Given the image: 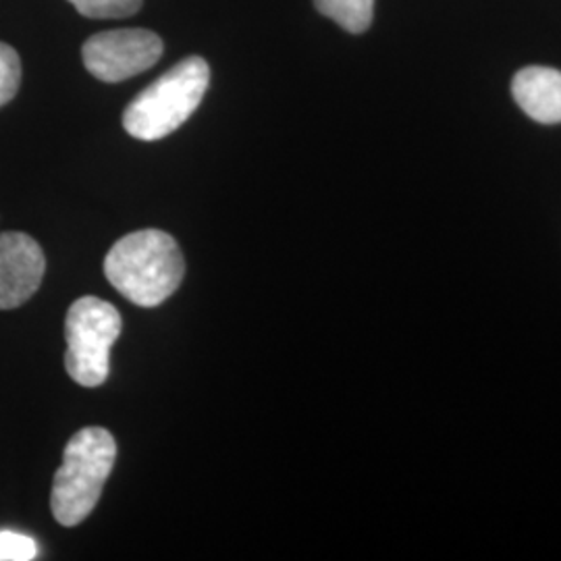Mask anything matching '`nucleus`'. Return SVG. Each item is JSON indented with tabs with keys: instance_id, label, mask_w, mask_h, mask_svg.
I'll list each match as a JSON object with an SVG mask.
<instances>
[{
	"instance_id": "nucleus-8",
	"label": "nucleus",
	"mask_w": 561,
	"mask_h": 561,
	"mask_svg": "<svg viewBox=\"0 0 561 561\" xmlns=\"http://www.w3.org/2000/svg\"><path fill=\"white\" fill-rule=\"evenodd\" d=\"M319 13L335 21L350 34H362L370 27L375 0H314Z\"/></svg>"
},
{
	"instance_id": "nucleus-7",
	"label": "nucleus",
	"mask_w": 561,
	"mask_h": 561,
	"mask_svg": "<svg viewBox=\"0 0 561 561\" xmlns=\"http://www.w3.org/2000/svg\"><path fill=\"white\" fill-rule=\"evenodd\" d=\"M514 99L530 119L545 125L561 123V71L551 67H524L512 83Z\"/></svg>"
},
{
	"instance_id": "nucleus-3",
	"label": "nucleus",
	"mask_w": 561,
	"mask_h": 561,
	"mask_svg": "<svg viewBox=\"0 0 561 561\" xmlns=\"http://www.w3.org/2000/svg\"><path fill=\"white\" fill-rule=\"evenodd\" d=\"M210 83V67L187 57L140 92L123 113L125 131L141 141L162 140L190 119Z\"/></svg>"
},
{
	"instance_id": "nucleus-1",
	"label": "nucleus",
	"mask_w": 561,
	"mask_h": 561,
	"mask_svg": "<svg viewBox=\"0 0 561 561\" xmlns=\"http://www.w3.org/2000/svg\"><path fill=\"white\" fill-rule=\"evenodd\" d=\"M104 275L131 304L154 308L180 289L185 259L175 238L161 229H141L108 250Z\"/></svg>"
},
{
	"instance_id": "nucleus-4",
	"label": "nucleus",
	"mask_w": 561,
	"mask_h": 561,
	"mask_svg": "<svg viewBox=\"0 0 561 561\" xmlns=\"http://www.w3.org/2000/svg\"><path fill=\"white\" fill-rule=\"evenodd\" d=\"M123 321L108 301L85 296L73 301L65 319V368L81 387H101L111 373V347L119 340Z\"/></svg>"
},
{
	"instance_id": "nucleus-9",
	"label": "nucleus",
	"mask_w": 561,
	"mask_h": 561,
	"mask_svg": "<svg viewBox=\"0 0 561 561\" xmlns=\"http://www.w3.org/2000/svg\"><path fill=\"white\" fill-rule=\"evenodd\" d=\"M83 18L90 20H123L141 9V0H69Z\"/></svg>"
},
{
	"instance_id": "nucleus-6",
	"label": "nucleus",
	"mask_w": 561,
	"mask_h": 561,
	"mask_svg": "<svg viewBox=\"0 0 561 561\" xmlns=\"http://www.w3.org/2000/svg\"><path fill=\"white\" fill-rule=\"evenodd\" d=\"M46 259L27 233H0V310L20 308L41 289Z\"/></svg>"
},
{
	"instance_id": "nucleus-2",
	"label": "nucleus",
	"mask_w": 561,
	"mask_h": 561,
	"mask_svg": "<svg viewBox=\"0 0 561 561\" xmlns=\"http://www.w3.org/2000/svg\"><path fill=\"white\" fill-rule=\"evenodd\" d=\"M115 460L117 443L106 428L88 426L69 439L50 493L60 526H78L94 512Z\"/></svg>"
},
{
	"instance_id": "nucleus-11",
	"label": "nucleus",
	"mask_w": 561,
	"mask_h": 561,
	"mask_svg": "<svg viewBox=\"0 0 561 561\" xmlns=\"http://www.w3.org/2000/svg\"><path fill=\"white\" fill-rule=\"evenodd\" d=\"M38 558V542L27 535L2 530L0 533V561H30Z\"/></svg>"
},
{
	"instance_id": "nucleus-5",
	"label": "nucleus",
	"mask_w": 561,
	"mask_h": 561,
	"mask_svg": "<svg viewBox=\"0 0 561 561\" xmlns=\"http://www.w3.org/2000/svg\"><path fill=\"white\" fill-rule=\"evenodd\" d=\"M81 57L96 80L117 83L154 67L162 57V41L159 34L140 27L111 30L88 38Z\"/></svg>"
},
{
	"instance_id": "nucleus-10",
	"label": "nucleus",
	"mask_w": 561,
	"mask_h": 561,
	"mask_svg": "<svg viewBox=\"0 0 561 561\" xmlns=\"http://www.w3.org/2000/svg\"><path fill=\"white\" fill-rule=\"evenodd\" d=\"M20 85V55L13 46L0 42V108L18 96Z\"/></svg>"
}]
</instances>
